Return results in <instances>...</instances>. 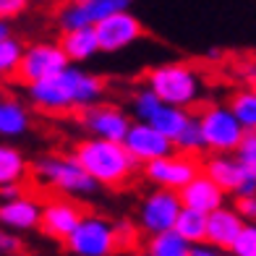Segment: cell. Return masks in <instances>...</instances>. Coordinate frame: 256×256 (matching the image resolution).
<instances>
[{"label":"cell","instance_id":"cell-8","mask_svg":"<svg viewBox=\"0 0 256 256\" xmlns=\"http://www.w3.org/2000/svg\"><path fill=\"white\" fill-rule=\"evenodd\" d=\"M199 172H202L199 154L178 152V149H172L170 154L157 157L152 162H146V165H142V178L152 188H168V191H180Z\"/></svg>","mask_w":256,"mask_h":256},{"label":"cell","instance_id":"cell-12","mask_svg":"<svg viewBox=\"0 0 256 256\" xmlns=\"http://www.w3.org/2000/svg\"><path fill=\"white\" fill-rule=\"evenodd\" d=\"M94 32L100 40V50L108 55L123 52V50L134 48L136 42L144 40V24L131 10H120V14H112L108 18L97 21Z\"/></svg>","mask_w":256,"mask_h":256},{"label":"cell","instance_id":"cell-18","mask_svg":"<svg viewBox=\"0 0 256 256\" xmlns=\"http://www.w3.org/2000/svg\"><path fill=\"white\" fill-rule=\"evenodd\" d=\"M202 172H206L228 196H236L240 183L246 180V172L238 165L236 154H206L202 160Z\"/></svg>","mask_w":256,"mask_h":256},{"label":"cell","instance_id":"cell-35","mask_svg":"<svg viewBox=\"0 0 256 256\" xmlns=\"http://www.w3.org/2000/svg\"><path fill=\"white\" fill-rule=\"evenodd\" d=\"M217 254H220V248L212 246V243H206V240L194 243L191 246V256H217Z\"/></svg>","mask_w":256,"mask_h":256},{"label":"cell","instance_id":"cell-31","mask_svg":"<svg viewBox=\"0 0 256 256\" xmlns=\"http://www.w3.org/2000/svg\"><path fill=\"white\" fill-rule=\"evenodd\" d=\"M232 256H256V222H246L230 246Z\"/></svg>","mask_w":256,"mask_h":256},{"label":"cell","instance_id":"cell-19","mask_svg":"<svg viewBox=\"0 0 256 256\" xmlns=\"http://www.w3.org/2000/svg\"><path fill=\"white\" fill-rule=\"evenodd\" d=\"M32 131V110L29 104L10 94H0V138H21Z\"/></svg>","mask_w":256,"mask_h":256},{"label":"cell","instance_id":"cell-3","mask_svg":"<svg viewBox=\"0 0 256 256\" xmlns=\"http://www.w3.org/2000/svg\"><path fill=\"white\" fill-rule=\"evenodd\" d=\"M144 84L165 104L183 108V110L199 108L206 92L202 71L186 60H168V63L152 66L144 74Z\"/></svg>","mask_w":256,"mask_h":256},{"label":"cell","instance_id":"cell-16","mask_svg":"<svg viewBox=\"0 0 256 256\" xmlns=\"http://www.w3.org/2000/svg\"><path fill=\"white\" fill-rule=\"evenodd\" d=\"M178 196H180L183 206L196 209V212H202V214H209V212H214V209L228 204V194L220 188L206 172H199L196 178H191L178 191Z\"/></svg>","mask_w":256,"mask_h":256},{"label":"cell","instance_id":"cell-36","mask_svg":"<svg viewBox=\"0 0 256 256\" xmlns=\"http://www.w3.org/2000/svg\"><path fill=\"white\" fill-rule=\"evenodd\" d=\"M10 34V26H8V21H0V40L3 37H8Z\"/></svg>","mask_w":256,"mask_h":256},{"label":"cell","instance_id":"cell-11","mask_svg":"<svg viewBox=\"0 0 256 256\" xmlns=\"http://www.w3.org/2000/svg\"><path fill=\"white\" fill-rule=\"evenodd\" d=\"M134 0H84V3H66L58 8L55 14V24L60 32H71V29H81V26H94L97 21L108 18L112 14L120 10H131Z\"/></svg>","mask_w":256,"mask_h":256},{"label":"cell","instance_id":"cell-15","mask_svg":"<svg viewBox=\"0 0 256 256\" xmlns=\"http://www.w3.org/2000/svg\"><path fill=\"white\" fill-rule=\"evenodd\" d=\"M40 217H42V202L29 191H24L16 199L0 202V225L14 232L40 230Z\"/></svg>","mask_w":256,"mask_h":256},{"label":"cell","instance_id":"cell-24","mask_svg":"<svg viewBox=\"0 0 256 256\" xmlns=\"http://www.w3.org/2000/svg\"><path fill=\"white\" fill-rule=\"evenodd\" d=\"M228 104L236 112V118L240 120L243 131H256V84L236 89L228 97Z\"/></svg>","mask_w":256,"mask_h":256},{"label":"cell","instance_id":"cell-32","mask_svg":"<svg viewBox=\"0 0 256 256\" xmlns=\"http://www.w3.org/2000/svg\"><path fill=\"white\" fill-rule=\"evenodd\" d=\"M21 251H24L21 236L0 225V256H14V254H21Z\"/></svg>","mask_w":256,"mask_h":256},{"label":"cell","instance_id":"cell-7","mask_svg":"<svg viewBox=\"0 0 256 256\" xmlns=\"http://www.w3.org/2000/svg\"><path fill=\"white\" fill-rule=\"evenodd\" d=\"M76 123H78L81 131H84V136L123 142L126 131L134 123V115L120 102L100 100L94 104H89V108H84L81 112H76Z\"/></svg>","mask_w":256,"mask_h":256},{"label":"cell","instance_id":"cell-13","mask_svg":"<svg viewBox=\"0 0 256 256\" xmlns=\"http://www.w3.org/2000/svg\"><path fill=\"white\" fill-rule=\"evenodd\" d=\"M86 214V209L81 206L78 199L71 196H52V199L42 202V217H40V230L44 238L66 243V238L76 230L81 217Z\"/></svg>","mask_w":256,"mask_h":256},{"label":"cell","instance_id":"cell-25","mask_svg":"<svg viewBox=\"0 0 256 256\" xmlns=\"http://www.w3.org/2000/svg\"><path fill=\"white\" fill-rule=\"evenodd\" d=\"M172 230H176L178 236H183L186 240L191 243V246H194V243H202V240H206V214L196 212V209L183 206Z\"/></svg>","mask_w":256,"mask_h":256},{"label":"cell","instance_id":"cell-29","mask_svg":"<svg viewBox=\"0 0 256 256\" xmlns=\"http://www.w3.org/2000/svg\"><path fill=\"white\" fill-rule=\"evenodd\" d=\"M232 154H236V160H238V165L243 168V172L256 180V131H246V134H243L240 144H238V149Z\"/></svg>","mask_w":256,"mask_h":256},{"label":"cell","instance_id":"cell-40","mask_svg":"<svg viewBox=\"0 0 256 256\" xmlns=\"http://www.w3.org/2000/svg\"><path fill=\"white\" fill-rule=\"evenodd\" d=\"M74 3H84V0H74Z\"/></svg>","mask_w":256,"mask_h":256},{"label":"cell","instance_id":"cell-38","mask_svg":"<svg viewBox=\"0 0 256 256\" xmlns=\"http://www.w3.org/2000/svg\"><path fill=\"white\" fill-rule=\"evenodd\" d=\"M217 256H232V254H230V251H220Z\"/></svg>","mask_w":256,"mask_h":256},{"label":"cell","instance_id":"cell-26","mask_svg":"<svg viewBox=\"0 0 256 256\" xmlns=\"http://www.w3.org/2000/svg\"><path fill=\"white\" fill-rule=\"evenodd\" d=\"M160 104H162V100L146 84H138L131 92V97H128V110H131L134 120H146L149 123V120H152V115L160 110Z\"/></svg>","mask_w":256,"mask_h":256},{"label":"cell","instance_id":"cell-17","mask_svg":"<svg viewBox=\"0 0 256 256\" xmlns=\"http://www.w3.org/2000/svg\"><path fill=\"white\" fill-rule=\"evenodd\" d=\"M243 225H246V220L238 214L236 206H230V204L220 206L206 214V243L217 246L220 251H230L232 240L238 238Z\"/></svg>","mask_w":256,"mask_h":256},{"label":"cell","instance_id":"cell-27","mask_svg":"<svg viewBox=\"0 0 256 256\" xmlns=\"http://www.w3.org/2000/svg\"><path fill=\"white\" fill-rule=\"evenodd\" d=\"M24 48H26V44L21 42L18 37H14V34H8V37L0 40V81L16 78Z\"/></svg>","mask_w":256,"mask_h":256},{"label":"cell","instance_id":"cell-23","mask_svg":"<svg viewBox=\"0 0 256 256\" xmlns=\"http://www.w3.org/2000/svg\"><path fill=\"white\" fill-rule=\"evenodd\" d=\"M144 251L149 256H191V243L176 230H165L144 238Z\"/></svg>","mask_w":256,"mask_h":256},{"label":"cell","instance_id":"cell-30","mask_svg":"<svg viewBox=\"0 0 256 256\" xmlns=\"http://www.w3.org/2000/svg\"><path fill=\"white\" fill-rule=\"evenodd\" d=\"M176 149L178 152H188V154H204V138H202V128L196 120V112L191 123L183 128V134L176 138Z\"/></svg>","mask_w":256,"mask_h":256},{"label":"cell","instance_id":"cell-14","mask_svg":"<svg viewBox=\"0 0 256 256\" xmlns=\"http://www.w3.org/2000/svg\"><path fill=\"white\" fill-rule=\"evenodd\" d=\"M123 146L131 152V157L138 165H146V162H152L157 157H165L176 149V144H172L165 134L157 131V128L146 120H134L131 123V128H128L126 136H123Z\"/></svg>","mask_w":256,"mask_h":256},{"label":"cell","instance_id":"cell-4","mask_svg":"<svg viewBox=\"0 0 256 256\" xmlns=\"http://www.w3.org/2000/svg\"><path fill=\"white\" fill-rule=\"evenodd\" d=\"M32 178L37 180L42 188L55 191L58 196H71V199H92L100 186L94 178L81 168V162L74 154H40L32 162Z\"/></svg>","mask_w":256,"mask_h":256},{"label":"cell","instance_id":"cell-6","mask_svg":"<svg viewBox=\"0 0 256 256\" xmlns=\"http://www.w3.org/2000/svg\"><path fill=\"white\" fill-rule=\"evenodd\" d=\"M66 251L71 256H115L118 240H115V225L110 217L100 212H89L81 217L76 230L66 238Z\"/></svg>","mask_w":256,"mask_h":256},{"label":"cell","instance_id":"cell-39","mask_svg":"<svg viewBox=\"0 0 256 256\" xmlns=\"http://www.w3.org/2000/svg\"><path fill=\"white\" fill-rule=\"evenodd\" d=\"M14 256H26V254H24V251H21V254H14Z\"/></svg>","mask_w":256,"mask_h":256},{"label":"cell","instance_id":"cell-2","mask_svg":"<svg viewBox=\"0 0 256 256\" xmlns=\"http://www.w3.org/2000/svg\"><path fill=\"white\" fill-rule=\"evenodd\" d=\"M71 154L94 178L100 188H108V191L128 188L134 183L138 168H142L123 146V142H112V138L84 136L71 146Z\"/></svg>","mask_w":256,"mask_h":256},{"label":"cell","instance_id":"cell-21","mask_svg":"<svg viewBox=\"0 0 256 256\" xmlns=\"http://www.w3.org/2000/svg\"><path fill=\"white\" fill-rule=\"evenodd\" d=\"M32 176V162L18 146L0 142V186L24 183Z\"/></svg>","mask_w":256,"mask_h":256},{"label":"cell","instance_id":"cell-5","mask_svg":"<svg viewBox=\"0 0 256 256\" xmlns=\"http://www.w3.org/2000/svg\"><path fill=\"white\" fill-rule=\"evenodd\" d=\"M206 154H232L243 138V126L228 102H202L196 110Z\"/></svg>","mask_w":256,"mask_h":256},{"label":"cell","instance_id":"cell-9","mask_svg":"<svg viewBox=\"0 0 256 256\" xmlns=\"http://www.w3.org/2000/svg\"><path fill=\"white\" fill-rule=\"evenodd\" d=\"M180 196L178 191H168V188H152L146 191L136 204V225L144 236H157L176 228V220L180 214Z\"/></svg>","mask_w":256,"mask_h":256},{"label":"cell","instance_id":"cell-34","mask_svg":"<svg viewBox=\"0 0 256 256\" xmlns=\"http://www.w3.org/2000/svg\"><path fill=\"white\" fill-rule=\"evenodd\" d=\"M236 199V206L238 214L246 220V222H256V194H248V196H232Z\"/></svg>","mask_w":256,"mask_h":256},{"label":"cell","instance_id":"cell-33","mask_svg":"<svg viewBox=\"0 0 256 256\" xmlns=\"http://www.w3.org/2000/svg\"><path fill=\"white\" fill-rule=\"evenodd\" d=\"M29 8V0H0V21H14Z\"/></svg>","mask_w":256,"mask_h":256},{"label":"cell","instance_id":"cell-28","mask_svg":"<svg viewBox=\"0 0 256 256\" xmlns=\"http://www.w3.org/2000/svg\"><path fill=\"white\" fill-rule=\"evenodd\" d=\"M112 225H115V240H118V251H120V254H134V251L138 248V243H142V236H144V232L138 230L136 220H131V217H118V220H112Z\"/></svg>","mask_w":256,"mask_h":256},{"label":"cell","instance_id":"cell-10","mask_svg":"<svg viewBox=\"0 0 256 256\" xmlns=\"http://www.w3.org/2000/svg\"><path fill=\"white\" fill-rule=\"evenodd\" d=\"M68 66H71V60L63 52L60 42L40 40V42H32L24 48V55H21V63L16 71V81L24 86H32L37 81H44L55 74H60Z\"/></svg>","mask_w":256,"mask_h":256},{"label":"cell","instance_id":"cell-22","mask_svg":"<svg viewBox=\"0 0 256 256\" xmlns=\"http://www.w3.org/2000/svg\"><path fill=\"white\" fill-rule=\"evenodd\" d=\"M191 118H194V112L191 110H183V108H172V104H165L162 102L160 104V110L152 115V123L157 131H162L172 144H176V138L183 134V128L191 123Z\"/></svg>","mask_w":256,"mask_h":256},{"label":"cell","instance_id":"cell-20","mask_svg":"<svg viewBox=\"0 0 256 256\" xmlns=\"http://www.w3.org/2000/svg\"><path fill=\"white\" fill-rule=\"evenodd\" d=\"M60 48L68 55V60L74 66L81 63H89L92 58H97L100 50V40H97V32L94 26H81V29H71V32H60Z\"/></svg>","mask_w":256,"mask_h":256},{"label":"cell","instance_id":"cell-37","mask_svg":"<svg viewBox=\"0 0 256 256\" xmlns=\"http://www.w3.org/2000/svg\"><path fill=\"white\" fill-rule=\"evenodd\" d=\"M131 256H149V254H146V251H144V248H142V251H134V254H131Z\"/></svg>","mask_w":256,"mask_h":256},{"label":"cell","instance_id":"cell-1","mask_svg":"<svg viewBox=\"0 0 256 256\" xmlns=\"http://www.w3.org/2000/svg\"><path fill=\"white\" fill-rule=\"evenodd\" d=\"M108 89L110 84L104 76L71 63L60 74L26 86V94L32 108L44 115H76L89 104L104 100Z\"/></svg>","mask_w":256,"mask_h":256}]
</instances>
